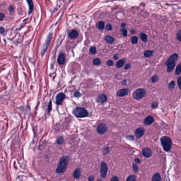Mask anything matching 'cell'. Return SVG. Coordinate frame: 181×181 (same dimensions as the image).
Masks as SVG:
<instances>
[{
    "label": "cell",
    "instance_id": "e0dca14e",
    "mask_svg": "<svg viewBox=\"0 0 181 181\" xmlns=\"http://www.w3.org/2000/svg\"><path fill=\"white\" fill-rule=\"evenodd\" d=\"M73 176L75 179H79L81 176V170L80 168H77L74 171Z\"/></svg>",
    "mask_w": 181,
    "mask_h": 181
},
{
    "label": "cell",
    "instance_id": "e575fe53",
    "mask_svg": "<svg viewBox=\"0 0 181 181\" xmlns=\"http://www.w3.org/2000/svg\"><path fill=\"white\" fill-rule=\"evenodd\" d=\"M90 52L92 54H95L96 53V49L95 47H92L90 49Z\"/></svg>",
    "mask_w": 181,
    "mask_h": 181
},
{
    "label": "cell",
    "instance_id": "3957f363",
    "mask_svg": "<svg viewBox=\"0 0 181 181\" xmlns=\"http://www.w3.org/2000/svg\"><path fill=\"white\" fill-rule=\"evenodd\" d=\"M73 113L75 116L78 118H83L88 116V112L85 108L82 107H77L73 111Z\"/></svg>",
    "mask_w": 181,
    "mask_h": 181
},
{
    "label": "cell",
    "instance_id": "681fc988",
    "mask_svg": "<svg viewBox=\"0 0 181 181\" xmlns=\"http://www.w3.org/2000/svg\"><path fill=\"white\" fill-rule=\"evenodd\" d=\"M114 59L115 60H117L119 59V56H118V55L117 54H115V55L114 56Z\"/></svg>",
    "mask_w": 181,
    "mask_h": 181
},
{
    "label": "cell",
    "instance_id": "c3c4849f",
    "mask_svg": "<svg viewBox=\"0 0 181 181\" xmlns=\"http://www.w3.org/2000/svg\"><path fill=\"white\" fill-rule=\"evenodd\" d=\"M4 32V29L3 28H0V33H1V34H3Z\"/></svg>",
    "mask_w": 181,
    "mask_h": 181
},
{
    "label": "cell",
    "instance_id": "d4e9b609",
    "mask_svg": "<svg viewBox=\"0 0 181 181\" xmlns=\"http://www.w3.org/2000/svg\"><path fill=\"white\" fill-rule=\"evenodd\" d=\"M168 87L169 89H170L171 90H172L174 89V87H175V82H174V81H171V82L170 83H169Z\"/></svg>",
    "mask_w": 181,
    "mask_h": 181
},
{
    "label": "cell",
    "instance_id": "7402d4cb",
    "mask_svg": "<svg viewBox=\"0 0 181 181\" xmlns=\"http://www.w3.org/2000/svg\"><path fill=\"white\" fill-rule=\"evenodd\" d=\"M153 54V51L152 50H147L144 53V55L146 58H149V57L151 56Z\"/></svg>",
    "mask_w": 181,
    "mask_h": 181
},
{
    "label": "cell",
    "instance_id": "83f0119b",
    "mask_svg": "<svg viewBox=\"0 0 181 181\" xmlns=\"http://www.w3.org/2000/svg\"><path fill=\"white\" fill-rule=\"evenodd\" d=\"M105 27V23L103 21H101L98 24V28L99 29H102L104 28Z\"/></svg>",
    "mask_w": 181,
    "mask_h": 181
},
{
    "label": "cell",
    "instance_id": "44dd1931",
    "mask_svg": "<svg viewBox=\"0 0 181 181\" xmlns=\"http://www.w3.org/2000/svg\"><path fill=\"white\" fill-rule=\"evenodd\" d=\"M105 40H106V41L108 43H110V44L112 43L114 40V38L112 37H111V36H106V37H105Z\"/></svg>",
    "mask_w": 181,
    "mask_h": 181
},
{
    "label": "cell",
    "instance_id": "5bb4252c",
    "mask_svg": "<svg viewBox=\"0 0 181 181\" xmlns=\"http://www.w3.org/2000/svg\"><path fill=\"white\" fill-rule=\"evenodd\" d=\"M58 62L60 64L62 65L65 63V56L63 54H60L58 59Z\"/></svg>",
    "mask_w": 181,
    "mask_h": 181
},
{
    "label": "cell",
    "instance_id": "f5cc1de1",
    "mask_svg": "<svg viewBox=\"0 0 181 181\" xmlns=\"http://www.w3.org/2000/svg\"><path fill=\"white\" fill-rule=\"evenodd\" d=\"M124 26H125V25H124V24H123V25H122V27H125Z\"/></svg>",
    "mask_w": 181,
    "mask_h": 181
},
{
    "label": "cell",
    "instance_id": "d6986e66",
    "mask_svg": "<svg viewBox=\"0 0 181 181\" xmlns=\"http://www.w3.org/2000/svg\"><path fill=\"white\" fill-rule=\"evenodd\" d=\"M161 175H160V174L158 173H156L153 176L152 179V181H161Z\"/></svg>",
    "mask_w": 181,
    "mask_h": 181
},
{
    "label": "cell",
    "instance_id": "ac0fdd59",
    "mask_svg": "<svg viewBox=\"0 0 181 181\" xmlns=\"http://www.w3.org/2000/svg\"><path fill=\"white\" fill-rule=\"evenodd\" d=\"M69 36L71 39H75L78 36V32L76 30H72L70 32Z\"/></svg>",
    "mask_w": 181,
    "mask_h": 181
},
{
    "label": "cell",
    "instance_id": "60d3db41",
    "mask_svg": "<svg viewBox=\"0 0 181 181\" xmlns=\"http://www.w3.org/2000/svg\"><path fill=\"white\" fill-rule=\"evenodd\" d=\"M107 64L108 66H111V65H112L113 64V62L112 61H111V60H109V61H107Z\"/></svg>",
    "mask_w": 181,
    "mask_h": 181
},
{
    "label": "cell",
    "instance_id": "f907efd6",
    "mask_svg": "<svg viewBox=\"0 0 181 181\" xmlns=\"http://www.w3.org/2000/svg\"><path fill=\"white\" fill-rule=\"evenodd\" d=\"M127 83V81H126V80H123V81L122 83H123V85H126V84H127V83Z\"/></svg>",
    "mask_w": 181,
    "mask_h": 181
},
{
    "label": "cell",
    "instance_id": "f35d334b",
    "mask_svg": "<svg viewBox=\"0 0 181 181\" xmlns=\"http://www.w3.org/2000/svg\"><path fill=\"white\" fill-rule=\"evenodd\" d=\"M177 38L178 39V40H181V30H180L179 31V32L177 33Z\"/></svg>",
    "mask_w": 181,
    "mask_h": 181
},
{
    "label": "cell",
    "instance_id": "ffe728a7",
    "mask_svg": "<svg viewBox=\"0 0 181 181\" xmlns=\"http://www.w3.org/2000/svg\"><path fill=\"white\" fill-rule=\"evenodd\" d=\"M125 59L120 60V61H119L118 62H117L116 66L119 68H121L122 66H123L124 65V64H125Z\"/></svg>",
    "mask_w": 181,
    "mask_h": 181
},
{
    "label": "cell",
    "instance_id": "d590c367",
    "mask_svg": "<svg viewBox=\"0 0 181 181\" xmlns=\"http://www.w3.org/2000/svg\"><path fill=\"white\" fill-rule=\"evenodd\" d=\"M151 106L152 108H156L158 107V102L156 101L153 102V103L151 104Z\"/></svg>",
    "mask_w": 181,
    "mask_h": 181
},
{
    "label": "cell",
    "instance_id": "4fadbf2b",
    "mask_svg": "<svg viewBox=\"0 0 181 181\" xmlns=\"http://www.w3.org/2000/svg\"><path fill=\"white\" fill-rule=\"evenodd\" d=\"M167 66V72H171L173 71L175 66V62H171L166 63Z\"/></svg>",
    "mask_w": 181,
    "mask_h": 181
},
{
    "label": "cell",
    "instance_id": "30bf717a",
    "mask_svg": "<svg viewBox=\"0 0 181 181\" xmlns=\"http://www.w3.org/2000/svg\"><path fill=\"white\" fill-rule=\"evenodd\" d=\"M129 92V89H122L121 90H119L117 92L116 95L119 97H123L126 95H128V93Z\"/></svg>",
    "mask_w": 181,
    "mask_h": 181
},
{
    "label": "cell",
    "instance_id": "8992f818",
    "mask_svg": "<svg viewBox=\"0 0 181 181\" xmlns=\"http://www.w3.org/2000/svg\"><path fill=\"white\" fill-rule=\"evenodd\" d=\"M107 129H108L107 126L105 124L101 123L100 124L98 125L97 129V131L99 134H102L105 133L107 131Z\"/></svg>",
    "mask_w": 181,
    "mask_h": 181
},
{
    "label": "cell",
    "instance_id": "5b68a950",
    "mask_svg": "<svg viewBox=\"0 0 181 181\" xmlns=\"http://www.w3.org/2000/svg\"><path fill=\"white\" fill-rule=\"evenodd\" d=\"M108 171V167L107 164L104 161H102L101 167V175L102 178H106Z\"/></svg>",
    "mask_w": 181,
    "mask_h": 181
},
{
    "label": "cell",
    "instance_id": "484cf974",
    "mask_svg": "<svg viewBox=\"0 0 181 181\" xmlns=\"http://www.w3.org/2000/svg\"><path fill=\"white\" fill-rule=\"evenodd\" d=\"M135 180H136L135 176L133 175H131L130 176H129L127 180H126L127 181H135Z\"/></svg>",
    "mask_w": 181,
    "mask_h": 181
},
{
    "label": "cell",
    "instance_id": "52a82bcc",
    "mask_svg": "<svg viewBox=\"0 0 181 181\" xmlns=\"http://www.w3.org/2000/svg\"><path fill=\"white\" fill-rule=\"evenodd\" d=\"M144 132H145V130H144V128H138L135 131V136H136L137 139H139L142 137V135L144 133Z\"/></svg>",
    "mask_w": 181,
    "mask_h": 181
},
{
    "label": "cell",
    "instance_id": "ee69618b",
    "mask_svg": "<svg viewBox=\"0 0 181 181\" xmlns=\"http://www.w3.org/2000/svg\"><path fill=\"white\" fill-rule=\"evenodd\" d=\"M94 180H95L94 177H93V176H90L88 179V180L89 181H94Z\"/></svg>",
    "mask_w": 181,
    "mask_h": 181
},
{
    "label": "cell",
    "instance_id": "2e32d148",
    "mask_svg": "<svg viewBox=\"0 0 181 181\" xmlns=\"http://www.w3.org/2000/svg\"><path fill=\"white\" fill-rule=\"evenodd\" d=\"M178 59V55L176 54H174L173 55H171L170 58L168 59L167 61L166 62V63L171 62H176V60Z\"/></svg>",
    "mask_w": 181,
    "mask_h": 181
},
{
    "label": "cell",
    "instance_id": "4dcf8cb0",
    "mask_svg": "<svg viewBox=\"0 0 181 181\" xmlns=\"http://www.w3.org/2000/svg\"><path fill=\"white\" fill-rule=\"evenodd\" d=\"M57 142H58V143L59 144H62L63 143V142H64V139H63V137H60L59 138L58 140H57Z\"/></svg>",
    "mask_w": 181,
    "mask_h": 181
},
{
    "label": "cell",
    "instance_id": "d6a6232c",
    "mask_svg": "<svg viewBox=\"0 0 181 181\" xmlns=\"http://www.w3.org/2000/svg\"><path fill=\"white\" fill-rule=\"evenodd\" d=\"M133 170L134 171H135V172H138V170H139V168L137 164H135L134 163L133 164Z\"/></svg>",
    "mask_w": 181,
    "mask_h": 181
},
{
    "label": "cell",
    "instance_id": "bcb514c9",
    "mask_svg": "<svg viewBox=\"0 0 181 181\" xmlns=\"http://www.w3.org/2000/svg\"><path fill=\"white\" fill-rule=\"evenodd\" d=\"M126 138H127V139H130L131 140H133L134 139L133 137L132 136V135H131V136H127V137H126Z\"/></svg>",
    "mask_w": 181,
    "mask_h": 181
},
{
    "label": "cell",
    "instance_id": "7c38bea8",
    "mask_svg": "<svg viewBox=\"0 0 181 181\" xmlns=\"http://www.w3.org/2000/svg\"><path fill=\"white\" fill-rule=\"evenodd\" d=\"M154 121H155V119L154 118H153V117L151 115H149L148 116H147L146 118L144 120L143 122L144 123V124H146L147 125H149L154 122Z\"/></svg>",
    "mask_w": 181,
    "mask_h": 181
},
{
    "label": "cell",
    "instance_id": "f6af8a7d",
    "mask_svg": "<svg viewBox=\"0 0 181 181\" xmlns=\"http://www.w3.org/2000/svg\"><path fill=\"white\" fill-rule=\"evenodd\" d=\"M4 17V16L3 14L2 13H0V20H2L3 19Z\"/></svg>",
    "mask_w": 181,
    "mask_h": 181
},
{
    "label": "cell",
    "instance_id": "4316f807",
    "mask_svg": "<svg viewBox=\"0 0 181 181\" xmlns=\"http://www.w3.org/2000/svg\"><path fill=\"white\" fill-rule=\"evenodd\" d=\"M101 60H99V59L97 58V59H95L94 60H93V64H95L96 65H99L101 64Z\"/></svg>",
    "mask_w": 181,
    "mask_h": 181
},
{
    "label": "cell",
    "instance_id": "f1b7e54d",
    "mask_svg": "<svg viewBox=\"0 0 181 181\" xmlns=\"http://www.w3.org/2000/svg\"><path fill=\"white\" fill-rule=\"evenodd\" d=\"M102 152H103V154L104 155H107V153H109L110 152V148L108 147L105 148L103 149V150H102Z\"/></svg>",
    "mask_w": 181,
    "mask_h": 181
},
{
    "label": "cell",
    "instance_id": "ba28073f",
    "mask_svg": "<svg viewBox=\"0 0 181 181\" xmlns=\"http://www.w3.org/2000/svg\"><path fill=\"white\" fill-rule=\"evenodd\" d=\"M142 154L147 158H149L152 155V152L148 148H144L142 149Z\"/></svg>",
    "mask_w": 181,
    "mask_h": 181
},
{
    "label": "cell",
    "instance_id": "277c9868",
    "mask_svg": "<svg viewBox=\"0 0 181 181\" xmlns=\"http://www.w3.org/2000/svg\"><path fill=\"white\" fill-rule=\"evenodd\" d=\"M146 95V91L143 89H138L133 93V97L135 99H140Z\"/></svg>",
    "mask_w": 181,
    "mask_h": 181
},
{
    "label": "cell",
    "instance_id": "1f68e13d",
    "mask_svg": "<svg viewBox=\"0 0 181 181\" xmlns=\"http://www.w3.org/2000/svg\"><path fill=\"white\" fill-rule=\"evenodd\" d=\"M138 37H136V36H134V37H133L132 39V43L133 44H137L138 43Z\"/></svg>",
    "mask_w": 181,
    "mask_h": 181
},
{
    "label": "cell",
    "instance_id": "74e56055",
    "mask_svg": "<svg viewBox=\"0 0 181 181\" xmlns=\"http://www.w3.org/2000/svg\"><path fill=\"white\" fill-rule=\"evenodd\" d=\"M81 95V93L79 91L75 92L74 93V96L75 97H80Z\"/></svg>",
    "mask_w": 181,
    "mask_h": 181
},
{
    "label": "cell",
    "instance_id": "7a4b0ae2",
    "mask_svg": "<svg viewBox=\"0 0 181 181\" xmlns=\"http://www.w3.org/2000/svg\"><path fill=\"white\" fill-rule=\"evenodd\" d=\"M161 141L163 149L165 151H170L171 149V146H172V142H171L170 138L165 136L162 137L161 139Z\"/></svg>",
    "mask_w": 181,
    "mask_h": 181
},
{
    "label": "cell",
    "instance_id": "b9f144b4",
    "mask_svg": "<svg viewBox=\"0 0 181 181\" xmlns=\"http://www.w3.org/2000/svg\"><path fill=\"white\" fill-rule=\"evenodd\" d=\"M111 28H112V27H111V25H107V26H106V29L108 30H111Z\"/></svg>",
    "mask_w": 181,
    "mask_h": 181
},
{
    "label": "cell",
    "instance_id": "f546056e",
    "mask_svg": "<svg viewBox=\"0 0 181 181\" xmlns=\"http://www.w3.org/2000/svg\"><path fill=\"white\" fill-rule=\"evenodd\" d=\"M141 38L142 39V40L143 41L146 42L147 41V37L146 35H145L144 34H141Z\"/></svg>",
    "mask_w": 181,
    "mask_h": 181
},
{
    "label": "cell",
    "instance_id": "816d5d0a",
    "mask_svg": "<svg viewBox=\"0 0 181 181\" xmlns=\"http://www.w3.org/2000/svg\"><path fill=\"white\" fill-rule=\"evenodd\" d=\"M51 107H52V105H51V101H50V105H49V111H50V110L51 109Z\"/></svg>",
    "mask_w": 181,
    "mask_h": 181
},
{
    "label": "cell",
    "instance_id": "836d02e7",
    "mask_svg": "<svg viewBox=\"0 0 181 181\" xmlns=\"http://www.w3.org/2000/svg\"><path fill=\"white\" fill-rule=\"evenodd\" d=\"M121 34L124 36H126L128 34V31L126 30V29H122L121 31Z\"/></svg>",
    "mask_w": 181,
    "mask_h": 181
},
{
    "label": "cell",
    "instance_id": "7dc6e473",
    "mask_svg": "<svg viewBox=\"0 0 181 181\" xmlns=\"http://www.w3.org/2000/svg\"><path fill=\"white\" fill-rule=\"evenodd\" d=\"M134 161H135V162H136V163H138V164L140 163V159H138V158L135 159H134Z\"/></svg>",
    "mask_w": 181,
    "mask_h": 181
},
{
    "label": "cell",
    "instance_id": "cb8c5ba5",
    "mask_svg": "<svg viewBox=\"0 0 181 181\" xmlns=\"http://www.w3.org/2000/svg\"><path fill=\"white\" fill-rule=\"evenodd\" d=\"M158 79H159V78H158V75H153V76H152L151 78V81H152V82L154 83V82H157V81L158 80Z\"/></svg>",
    "mask_w": 181,
    "mask_h": 181
},
{
    "label": "cell",
    "instance_id": "9c48e42d",
    "mask_svg": "<svg viewBox=\"0 0 181 181\" xmlns=\"http://www.w3.org/2000/svg\"><path fill=\"white\" fill-rule=\"evenodd\" d=\"M107 96L105 95V94H100L99 95L98 97L97 98V101L99 103H101V104H103L105 102H106L107 101Z\"/></svg>",
    "mask_w": 181,
    "mask_h": 181
},
{
    "label": "cell",
    "instance_id": "8fae6325",
    "mask_svg": "<svg viewBox=\"0 0 181 181\" xmlns=\"http://www.w3.org/2000/svg\"><path fill=\"white\" fill-rule=\"evenodd\" d=\"M65 98V96L63 93H60L58 95L56 96V102L58 105H60L62 103L63 99Z\"/></svg>",
    "mask_w": 181,
    "mask_h": 181
},
{
    "label": "cell",
    "instance_id": "7bdbcfd3",
    "mask_svg": "<svg viewBox=\"0 0 181 181\" xmlns=\"http://www.w3.org/2000/svg\"><path fill=\"white\" fill-rule=\"evenodd\" d=\"M130 67H131V64H127L125 66V69H126V70H128V69L130 68Z\"/></svg>",
    "mask_w": 181,
    "mask_h": 181
},
{
    "label": "cell",
    "instance_id": "8d00e7d4",
    "mask_svg": "<svg viewBox=\"0 0 181 181\" xmlns=\"http://www.w3.org/2000/svg\"><path fill=\"white\" fill-rule=\"evenodd\" d=\"M177 83H178V86H179V88L181 89V77H180L177 79Z\"/></svg>",
    "mask_w": 181,
    "mask_h": 181
},
{
    "label": "cell",
    "instance_id": "603a6c76",
    "mask_svg": "<svg viewBox=\"0 0 181 181\" xmlns=\"http://www.w3.org/2000/svg\"><path fill=\"white\" fill-rule=\"evenodd\" d=\"M181 73V65L180 64L177 66V68L175 71V73L176 75H180Z\"/></svg>",
    "mask_w": 181,
    "mask_h": 181
},
{
    "label": "cell",
    "instance_id": "9a60e30c",
    "mask_svg": "<svg viewBox=\"0 0 181 181\" xmlns=\"http://www.w3.org/2000/svg\"><path fill=\"white\" fill-rule=\"evenodd\" d=\"M27 2L28 3L29 6V14H30L34 9V4H33V2L32 0H27Z\"/></svg>",
    "mask_w": 181,
    "mask_h": 181
},
{
    "label": "cell",
    "instance_id": "ab89813d",
    "mask_svg": "<svg viewBox=\"0 0 181 181\" xmlns=\"http://www.w3.org/2000/svg\"><path fill=\"white\" fill-rule=\"evenodd\" d=\"M119 179L117 176H114L111 179V181H119Z\"/></svg>",
    "mask_w": 181,
    "mask_h": 181
},
{
    "label": "cell",
    "instance_id": "6da1fadb",
    "mask_svg": "<svg viewBox=\"0 0 181 181\" xmlns=\"http://www.w3.org/2000/svg\"><path fill=\"white\" fill-rule=\"evenodd\" d=\"M69 161L68 156H64L61 158L60 163L57 168L56 172L58 173H62L66 171L68 166V164Z\"/></svg>",
    "mask_w": 181,
    "mask_h": 181
}]
</instances>
